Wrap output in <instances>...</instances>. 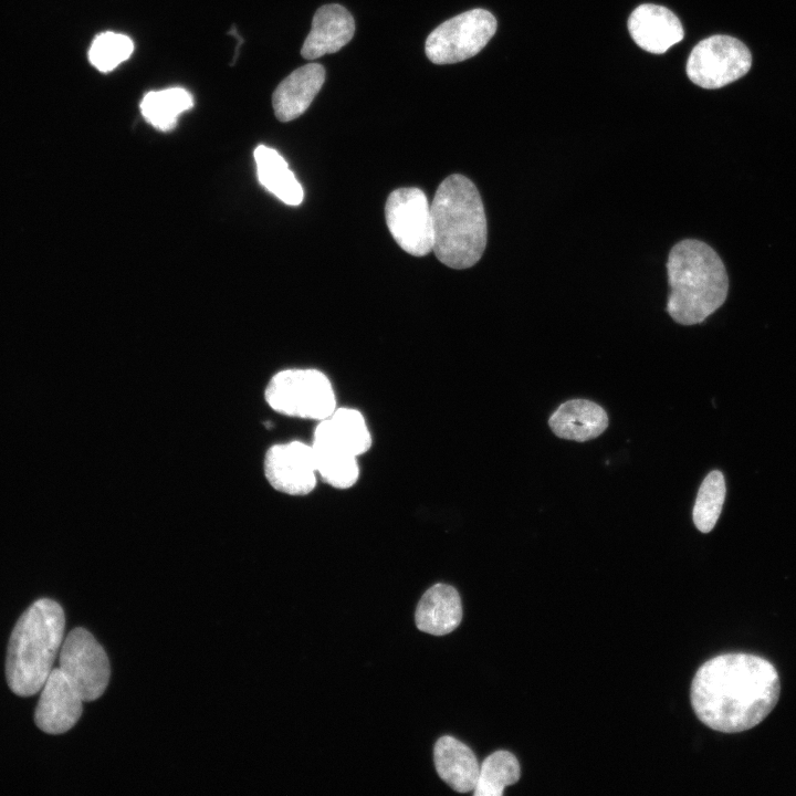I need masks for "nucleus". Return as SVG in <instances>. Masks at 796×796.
Masks as SVG:
<instances>
[{
    "label": "nucleus",
    "instance_id": "1",
    "mask_svg": "<svg viewBox=\"0 0 796 796\" xmlns=\"http://www.w3.org/2000/svg\"><path fill=\"white\" fill-rule=\"evenodd\" d=\"M779 691V677L769 661L732 652L713 657L698 669L690 696L703 724L737 733L761 723L776 705Z\"/></svg>",
    "mask_w": 796,
    "mask_h": 796
},
{
    "label": "nucleus",
    "instance_id": "2",
    "mask_svg": "<svg viewBox=\"0 0 796 796\" xmlns=\"http://www.w3.org/2000/svg\"><path fill=\"white\" fill-rule=\"evenodd\" d=\"M433 252L451 269H468L482 256L488 223L481 196L467 177L454 174L438 187L430 205Z\"/></svg>",
    "mask_w": 796,
    "mask_h": 796
},
{
    "label": "nucleus",
    "instance_id": "3",
    "mask_svg": "<svg viewBox=\"0 0 796 796\" xmlns=\"http://www.w3.org/2000/svg\"><path fill=\"white\" fill-rule=\"evenodd\" d=\"M667 272L670 285L667 311L674 322L702 323L725 302L729 291L725 265L705 242L684 239L674 244Z\"/></svg>",
    "mask_w": 796,
    "mask_h": 796
},
{
    "label": "nucleus",
    "instance_id": "4",
    "mask_svg": "<svg viewBox=\"0 0 796 796\" xmlns=\"http://www.w3.org/2000/svg\"><path fill=\"white\" fill-rule=\"evenodd\" d=\"M65 616L54 600L33 603L18 619L8 645L6 677L11 691L30 696L41 691L64 640Z\"/></svg>",
    "mask_w": 796,
    "mask_h": 796
},
{
    "label": "nucleus",
    "instance_id": "5",
    "mask_svg": "<svg viewBox=\"0 0 796 796\" xmlns=\"http://www.w3.org/2000/svg\"><path fill=\"white\" fill-rule=\"evenodd\" d=\"M268 405L279 413L321 421L336 407L328 377L318 369L291 368L276 373L265 388Z\"/></svg>",
    "mask_w": 796,
    "mask_h": 796
},
{
    "label": "nucleus",
    "instance_id": "6",
    "mask_svg": "<svg viewBox=\"0 0 796 796\" xmlns=\"http://www.w3.org/2000/svg\"><path fill=\"white\" fill-rule=\"evenodd\" d=\"M488 10L472 9L438 25L427 38L425 51L434 64H452L476 55L496 31Z\"/></svg>",
    "mask_w": 796,
    "mask_h": 796
},
{
    "label": "nucleus",
    "instance_id": "7",
    "mask_svg": "<svg viewBox=\"0 0 796 796\" xmlns=\"http://www.w3.org/2000/svg\"><path fill=\"white\" fill-rule=\"evenodd\" d=\"M752 61L750 49L741 40L715 34L692 49L685 71L695 85L715 90L743 77L751 70Z\"/></svg>",
    "mask_w": 796,
    "mask_h": 796
},
{
    "label": "nucleus",
    "instance_id": "8",
    "mask_svg": "<svg viewBox=\"0 0 796 796\" xmlns=\"http://www.w3.org/2000/svg\"><path fill=\"white\" fill-rule=\"evenodd\" d=\"M385 218L397 244L413 256L433 249L431 208L425 192L416 187L394 190L385 205Z\"/></svg>",
    "mask_w": 796,
    "mask_h": 796
},
{
    "label": "nucleus",
    "instance_id": "9",
    "mask_svg": "<svg viewBox=\"0 0 796 796\" xmlns=\"http://www.w3.org/2000/svg\"><path fill=\"white\" fill-rule=\"evenodd\" d=\"M83 701L98 699L109 681L111 666L106 652L93 635L75 628L60 649V667Z\"/></svg>",
    "mask_w": 796,
    "mask_h": 796
},
{
    "label": "nucleus",
    "instance_id": "10",
    "mask_svg": "<svg viewBox=\"0 0 796 796\" xmlns=\"http://www.w3.org/2000/svg\"><path fill=\"white\" fill-rule=\"evenodd\" d=\"M264 474L279 492L289 495L311 493L317 478L312 446L298 440L272 446L265 454Z\"/></svg>",
    "mask_w": 796,
    "mask_h": 796
},
{
    "label": "nucleus",
    "instance_id": "11",
    "mask_svg": "<svg viewBox=\"0 0 796 796\" xmlns=\"http://www.w3.org/2000/svg\"><path fill=\"white\" fill-rule=\"evenodd\" d=\"M83 699L60 668H53L41 689L34 713L36 726L49 734H62L80 720Z\"/></svg>",
    "mask_w": 796,
    "mask_h": 796
},
{
    "label": "nucleus",
    "instance_id": "12",
    "mask_svg": "<svg viewBox=\"0 0 796 796\" xmlns=\"http://www.w3.org/2000/svg\"><path fill=\"white\" fill-rule=\"evenodd\" d=\"M371 441L363 413L354 408L343 407L336 408L329 417L318 421L311 444L358 458L370 449Z\"/></svg>",
    "mask_w": 796,
    "mask_h": 796
},
{
    "label": "nucleus",
    "instance_id": "13",
    "mask_svg": "<svg viewBox=\"0 0 796 796\" xmlns=\"http://www.w3.org/2000/svg\"><path fill=\"white\" fill-rule=\"evenodd\" d=\"M628 31L642 50L662 54L684 36L679 18L668 8L643 3L628 18Z\"/></svg>",
    "mask_w": 796,
    "mask_h": 796
},
{
    "label": "nucleus",
    "instance_id": "14",
    "mask_svg": "<svg viewBox=\"0 0 796 796\" xmlns=\"http://www.w3.org/2000/svg\"><path fill=\"white\" fill-rule=\"evenodd\" d=\"M354 32L355 21L346 8L337 3L322 6L313 17L301 54L306 60H315L335 53L352 40Z\"/></svg>",
    "mask_w": 796,
    "mask_h": 796
},
{
    "label": "nucleus",
    "instance_id": "15",
    "mask_svg": "<svg viewBox=\"0 0 796 796\" xmlns=\"http://www.w3.org/2000/svg\"><path fill=\"white\" fill-rule=\"evenodd\" d=\"M325 81V69L318 63H308L287 75L275 88L272 105L276 118L290 122L301 116L321 91Z\"/></svg>",
    "mask_w": 796,
    "mask_h": 796
},
{
    "label": "nucleus",
    "instance_id": "16",
    "mask_svg": "<svg viewBox=\"0 0 796 796\" xmlns=\"http://www.w3.org/2000/svg\"><path fill=\"white\" fill-rule=\"evenodd\" d=\"M461 619L462 606L458 590L441 583L425 591L415 612L417 628L433 636L450 633Z\"/></svg>",
    "mask_w": 796,
    "mask_h": 796
},
{
    "label": "nucleus",
    "instance_id": "17",
    "mask_svg": "<svg viewBox=\"0 0 796 796\" xmlns=\"http://www.w3.org/2000/svg\"><path fill=\"white\" fill-rule=\"evenodd\" d=\"M548 425L558 438L584 442L606 430L608 417L599 405L586 399H574L561 405Z\"/></svg>",
    "mask_w": 796,
    "mask_h": 796
},
{
    "label": "nucleus",
    "instance_id": "18",
    "mask_svg": "<svg viewBox=\"0 0 796 796\" xmlns=\"http://www.w3.org/2000/svg\"><path fill=\"white\" fill-rule=\"evenodd\" d=\"M433 758L438 775L452 789L459 793L474 789L480 765L464 743L449 735L442 736L434 744Z\"/></svg>",
    "mask_w": 796,
    "mask_h": 796
},
{
    "label": "nucleus",
    "instance_id": "19",
    "mask_svg": "<svg viewBox=\"0 0 796 796\" xmlns=\"http://www.w3.org/2000/svg\"><path fill=\"white\" fill-rule=\"evenodd\" d=\"M260 184L282 202L298 206L304 192L285 159L273 148L260 145L254 149Z\"/></svg>",
    "mask_w": 796,
    "mask_h": 796
},
{
    "label": "nucleus",
    "instance_id": "20",
    "mask_svg": "<svg viewBox=\"0 0 796 796\" xmlns=\"http://www.w3.org/2000/svg\"><path fill=\"white\" fill-rule=\"evenodd\" d=\"M192 106V95L176 86L145 94L140 102V112L145 121L156 129L169 132L176 127L179 115Z\"/></svg>",
    "mask_w": 796,
    "mask_h": 796
},
{
    "label": "nucleus",
    "instance_id": "21",
    "mask_svg": "<svg viewBox=\"0 0 796 796\" xmlns=\"http://www.w3.org/2000/svg\"><path fill=\"white\" fill-rule=\"evenodd\" d=\"M521 776L517 758L507 751H496L480 765L473 789L474 796H501L504 788L515 784Z\"/></svg>",
    "mask_w": 796,
    "mask_h": 796
},
{
    "label": "nucleus",
    "instance_id": "22",
    "mask_svg": "<svg viewBox=\"0 0 796 796\" xmlns=\"http://www.w3.org/2000/svg\"><path fill=\"white\" fill-rule=\"evenodd\" d=\"M722 472L714 470L703 480L693 507V522L702 533H709L716 524L725 499Z\"/></svg>",
    "mask_w": 796,
    "mask_h": 796
},
{
    "label": "nucleus",
    "instance_id": "23",
    "mask_svg": "<svg viewBox=\"0 0 796 796\" xmlns=\"http://www.w3.org/2000/svg\"><path fill=\"white\" fill-rule=\"evenodd\" d=\"M312 449L317 474L325 483L345 490L357 482L359 476L358 458L314 447Z\"/></svg>",
    "mask_w": 796,
    "mask_h": 796
},
{
    "label": "nucleus",
    "instance_id": "24",
    "mask_svg": "<svg viewBox=\"0 0 796 796\" xmlns=\"http://www.w3.org/2000/svg\"><path fill=\"white\" fill-rule=\"evenodd\" d=\"M134 42L126 34L106 31L97 34L88 50L91 64L102 73H108L129 59Z\"/></svg>",
    "mask_w": 796,
    "mask_h": 796
}]
</instances>
